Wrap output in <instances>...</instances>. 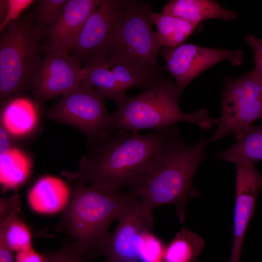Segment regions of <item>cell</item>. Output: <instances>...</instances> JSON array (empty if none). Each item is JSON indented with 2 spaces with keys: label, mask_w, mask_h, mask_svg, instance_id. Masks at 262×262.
Listing matches in <instances>:
<instances>
[{
  "label": "cell",
  "mask_w": 262,
  "mask_h": 262,
  "mask_svg": "<svg viewBox=\"0 0 262 262\" xmlns=\"http://www.w3.org/2000/svg\"><path fill=\"white\" fill-rule=\"evenodd\" d=\"M175 127L146 134L113 131L81 159L76 172L61 174L69 181L115 190L128 188L148 169Z\"/></svg>",
  "instance_id": "obj_1"
},
{
  "label": "cell",
  "mask_w": 262,
  "mask_h": 262,
  "mask_svg": "<svg viewBox=\"0 0 262 262\" xmlns=\"http://www.w3.org/2000/svg\"><path fill=\"white\" fill-rule=\"evenodd\" d=\"M209 142L201 135L197 141L188 145L175 127L159 149L148 169L128 187V191L153 210L167 204L175 206L180 223L186 217V206L199 196L192 184L194 176L207 156Z\"/></svg>",
  "instance_id": "obj_2"
},
{
  "label": "cell",
  "mask_w": 262,
  "mask_h": 262,
  "mask_svg": "<svg viewBox=\"0 0 262 262\" xmlns=\"http://www.w3.org/2000/svg\"><path fill=\"white\" fill-rule=\"evenodd\" d=\"M136 198L131 193L79 182L71 194L62 225L75 239L72 245L85 260L102 254L109 228Z\"/></svg>",
  "instance_id": "obj_3"
},
{
  "label": "cell",
  "mask_w": 262,
  "mask_h": 262,
  "mask_svg": "<svg viewBox=\"0 0 262 262\" xmlns=\"http://www.w3.org/2000/svg\"><path fill=\"white\" fill-rule=\"evenodd\" d=\"M183 90L176 82L161 77L139 95L129 97L124 93L118 96L115 99L117 108L111 114L112 131L165 130L181 121L194 124L205 131L211 129L215 118L207 110L185 113L180 109Z\"/></svg>",
  "instance_id": "obj_4"
},
{
  "label": "cell",
  "mask_w": 262,
  "mask_h": 262,
  "mask_svg": "<svg viewBox=\"0 0 262 262\" xmlns=\"http://www.w3.org/2000/svg\"><path fill=\"white\" fill-rule=\"evenodd\" d=\"M0 41V99L3 104L31 86L44 54L33 12L9 23Z\"/></svg>",
  "instance_id": "obj_5"
},
{
  "label": "cell",
  "mask_w": 262,
  "mask_h": 262,
  "mask_svg": "<svg viewBox=\"0 0 262 262\" xmlns=\"http://www.w3.org/2000/svg\"><path fill=\"white\" fill-rule=\"evenodd\" d=\"M148 3L119 0L108 59L130 63L160 75L157 56L161 46L152 28Z\"/></svg>",
  "instance_id": "obj_6"
},
{
  "label": "cell",
  "mask_w": 262,
  "mask_h": 262,
  "mask_svg": "<svg viewBox=\"0 0 262 262\" xmlns=\"http://www.w3.org/2000/svg\"><path fill=\"white\" fill-rule=\"evenodd\" d=\"M221 96V114L215 119L217 129L210 142L229 135L237 139L262 118V82L252 71L235 78H225Z\"/></svg>",
  "instance_id": "obj_7"
},
{
  "label": "cell",
  "mask_w": 262,
  "mask_h": 262,
  "mask_svg": "<svg viewBox=\"0 0 262 262\" xmlns=\"http://www.w3.org/2000/svg\"><path fill=\"white\" fill-rule=\"evenodd\" d=\"M105 98L89 85L81 82L47 109L46 116L74 126L98 144L113 132L112 115L107 110Z\"/></svg>",
  "instance_id": "obj_8"
},
{
  "label": "cell",
  "mask_w": 262,
  "mask_h": 262,
  "mask_svg": "<svg viewBox=\"0 0 262 262\" xmlns=\"http://www.w3.org/2000/svg\"><path fill=\"white\" fill-rule=\"evenodd\" d=\"M117 219L116 227L109 233L102 249L104 262H140L145 239L152 232L153 210L136 197Z\"/></svg>",
  "instance_id": "obj_9"
},
{
  "label": "cell",
  "mask_w": 262,
  "mask_h": 262,
  "mask_svg": "<svg viewBox=\"0 0 262 262\" xmlns=\"http://www.w3.org/2000/svg\"><path fill=\"white\" fill-rule=\"evenodd\" d=\"M160 53L166 61L163 68L182 89L201 73L218 63L227 61L234 66L244 61V51L202 47L188 43L175 48L162 47Z\"/></svg>",
  "instance_id": "obj_10"
},
{
  "label": "cell",
  "mask_w": 262,
  "mask_h": 262,
  "mask_svg": "<svg viewBox=\"0 0 262 262\" xmlns=\"http://www.w3.org/2000/svg\"><path fill=\"white\" fill-rule=\"evenodd\" d=\"M119 0H101L84 23L70 55L83 67L94 61L108 59L115 26Z\"/></svg>",
  "instance_id": "obj_11"
},
{
  "label": "cell",
  "mask_w": 262,
  "mask_h": 262,
  "mask_svg": "<svg viewBox=\"0 0 262 262\" xmlns=\"http://www.w3.org/2000/svg\"><path fill=\"white\" fill-rule=\"evenodd\" d=\"M44 51L31 84L34 96L40 102L62 96L81 82L82 67L69 53Z\"/></svg>",
  "instance_id": "obj_12"
},
{
  "label": "cell",
  "mask_w": 262,
  "mask_h": 262,
  "mask_svg": "<svg viewBox=\"0 0 262 262\" xmlns=\"http://www.w3.org/2000/svg\"><path fill=\"white\" fill-rule=\"evenodd\" d=\"M236 166V196L231 253L229 262H240L242 246L249 223L254 214L257 196L262 188V175L254 164L241 161Z\"/></svg>",
  "instance_id": "obj_13"
},
{
  "label": "cell",
  "mask_w": 262,
  "mask_h": 262,
  "mask_svg": "<svg viewBox=\"0 0 262 262\" xmlns=\"http://www.w3.org/2000/svg\"><path fill=\"white\" fill-rule=\"evenodd\" d=\"M101 0H67L52 25L43 33L44 51L69 53L87 19Z\"/></svg>",
  "instance_id": "obj_14"
},
{
  "label": "cell",
  "mask_w": 262,
  "mask_h": 262,
  "mask_svg": "<svg viewBox=\"0 0 262 262\" xmlns=\"http://www.w3.org/2000/svg\"><path fill=\"white\" fill-rule=\"evenodd\" d=\"M162 13L198 24L207 19L217 18L230 21L238 14L212 0H172L162 9Z\"/></svg>",
  "instance_id": "obj_15"
},
{
  "label": "cell",
  "mask_w": 262,
  "mask_h": 262,
  "mask_svg": "<svg viewBox=\"0 0 262 262\" xmlns=\"http://www.w3.org/2000/svg\"><path fill=\"white\" fill-rule=\"evenodd\" d=\"M70 196L68 187L62 180L48 176L40 179L33 186L28 201L35 212L53 213L66 208Z\"/></svg>",
  "instance_id": "obj_16"
},
{
  "label": "cell",
  "mask_w": 262,
  "mask_h": 262,
  "mask_svg": "<svg viewBox=\"0 0 262 262\" xmlns=\"http://www.w3.org/2000/svg\"><path fill=\"white\" fill-rule=\"evenodd\" d=\"M20 202L17 195L0 202V232L16 253L32 247L30 231L18 215Z\"/></svg>",
  "instance_id": "obj_17"
},
{
  "label": "cell",
  "mask_w": 262,
  "mask_h": 262,
  "mask_svg": "<svg viewBox=\"0 0 262 262\" xmlns=\"http://www.w3.org/2000/svg\"><path fill=\"white\" fill-rule=\"evenodd\" d=\"M4 103L1 114V125L7 132L15 136L32 132L38 119L35 104L22 97L8 99Z\"/></svg>",
  "instance_id": "obj_18"
},
{
  "label": "cell",
  "mask_w": 262,
  "mask_h": 262,
  "mask_svg": "<svg viewBox=\"0 0 262 262\" xmlns=\"http://www.w3.org/2000/svg\"><path fill=\"white\" fill-rule=\"evenodd\" d=\"M228 149L215 156L217 159L235 164L246 161L254 164L262 160V124L251 125Z\"/></svg>",
  "instance_id": "obj_19"
},
{
  "label": "cell",
  "mask_w": 262,
  "mask_h": 262,
  "mask_svg": "<svg viewBox=\"0 0 262 262\" xmlns=\"http://www.w3.org/2000/svg\"><path fill=\"white\" fill-rule=\"evenodd\" d=\"M150 17L156 27L161 47L175 48L185 41L198 24L163 13L152 11Z\"/></svg>",
  "instance_id": "obj_20"
},
{
  "label": "cell",
  "mask_w": 262,
  "mask_h": 262,
  "mask_svg": "<svg viewBox=\"0 0 262 262\" xmlns=\"http://www.w3.org/2000/svg\"><path fill=\"white\" fill-rule=\"evenodd\" d=\"M204 246L201 237L182 227L166 245L163 262H198V257Z\"/></svg>",
  "instance_id": "obj_21"
},
{
  "label": "cell",
  "mask_w": 262,
  "mask_h": 262,
  "mask_svg": "<svg viewBox=\"0 0 262 262\" xmlns=\"http://www.w3.org/2000/svg\"><path fill=\"white\" fill-rule=\"evenodd\" d=\"M81 82L89 85L105 98L115 99L125 93L110 69L107 59L98 60L82 67Z\"/></svg>",
  "instance_id": "obj_22"
},
{
  "label": "cell",
  "mask_w": 262,
  "mask_h": 262,
  "mask_svg": "<svg viewBox=\"0 0 262 262\" xmlns=\"http://www.w3.org/2000/svg\"><path fill=\"white\" fill-rule=\"evenodd\" d=\"M31 164L28 157L17 148L11 147L0 155V181L4 189H15L29 177Z\"/></svg>",
  "instance_id": "obj_23"
},
{
  "label": "cell",
  "mask_w": 262,
  "mask_h": 262,
  "mask_svg": "<svg viewBox=\"0 0 262 262\" xmlns=\"http://www.w3.org/2000/svg\"><path fill=\"white\" fill-rule=\"evenodd\" d=\"M110 69L123 91L131 88H146L161 77L130 63L118 60L107 59Z\"/></svg>",
  "instance_id": "obj_24"
},
{
  "label": "cell",
  "mask_w": 262,
  "mask_h": 262,
  "mask_svg": "<svg viewBox=\"0 0 262 262\" xmlns=\"http://www.w3.org/2000/svg\"><path fill=\"white\" fill-rule=\"evenodd\" d=\"M67 0H39L36 1L33 11L36 21L43 33L50 27L58 17Z\"/></svg>",
  "instance_id": "obj_25"
},
{
  "label": "cell",
  "mask_w": 262,
  "mask_h": 262,
  "mask_svg": "<svg viewBox=\"0 0 262 262\" xmlns=\"http://www.w3.org/2000/svg\"><path fill=\"white\" fill-rule=\"evenodd\" d=\"M165 246L153 231L147 235L140 261L143 262H163Z\"/></svg>",
  "instance_id": "obj_26"
},
{
  "label": "cell",
  "mask_w": 262,
  "mask_h": 262,
  "mask_svg": "<svg viewBox=\"0 0 262 262\" xmlns=\"http://www.w3.org/2000/svg\"><path fill=\"white\" fill-rule=\"evenodd\" d=\"M32 0H7L6 14L0 23V31H3L11 22L17 20L23 11L33 2Z\"/></svg>",
  "instance_id": "obj_27"
},
{
  "label": "cell",
  "mask_w": 262,
  "mask_h": 262,
  "mask_svg": "<svg viewBox=\"0 0 262 262\" xmlns=\"http://www.w3.org/2000/svg\"><path fill=\"white\" fill-rule=\"evenodd\" d=\"M48 262H85L72 245H65L60 250L45 253Z\"/></svg>",
  "instance_id": "obj_28"
},
{
  "label": "cell",
  "mask_w": 262,
  "mask_h": 262,
  "mask_svg": "<svg viewBox=\"0 0 262 262\" xmlns=\"http://www.w3.org/2000/svg\"><path fill=\"white\" fill-rule=\"evenodd\" d=\"M16 262H48L46 254H40L32 247L16 252Z\"/></svg>",
  "instance_id": "obj_29"
},
{
  "label": "cell",
  "mask_w": 262,
  "mask_h": 262,
  "mask_svg": "<svg viewBox=\"0 0 262 262\" xmlns=\"http://www.w3.org/2000/svg\"><path fill=\"white\" fill-rule=\"evenodd\" d=\"M245 40L253 49L254 62H262V39L248 34L245 37Z\"/></svg>",
  "instance_id": "obj_30"
},
{
  "label": "cell",
  "mask_w": 262,
  "mask_h": 262,
  "mask_svg": "<svg viewBox=\"0 0 262 262\" xmlns=\"http://www.w3.org/2000/svg\"><path fill=\"white\" fill-rule=\"evenodd\" d=\"M13 252L4 235L0 232V262H16Z\"/></svg>",
  "instance_id": "obj_31"
},
{
  "label": "cell",
  "mask_w": 262,
  "mask_h": 262,
  "mask_svg": "<svg viewBox=\"0 0 262 262\" xmlns=\"http://www.w3.org/2000/svg\"><path fill=\"white\" fill-rule=\"evenodd\" d=\"M10 134L2 125L0 127V154H2L8 151L11 147L9 137Z\"/></svg>",
  "instance_id": "obj_32"
},
{
  "label": "cell",
  "mask_w": 262,
  "mask_h": 262,
  "mask_svg": "<svg viewBox=\"0 0 262 262\" xmlns=\"http://www.w3.org/2000/svg\"><path fill=\"white\" fill-rule=\"evenodd\" d=\"M7 7V0H0V23L5 17Z\"/></svg>",
  "instance_id": "obj_33"
},
{
  "label": "cell",
  "mask_w": 262,
  "mask_h": 262,
  "mask_svg": "<svg viewBox=\"0 0 262 262\" xmlns=\"http://www.w3.org/2000/svg\"><path fill=\"white\" fill-rule=\"evenodd\" d=\"M255 66L252 71L262 82V62H256Z\"/></svg>",
  "instance_id": "obj_34"
}]
</instances>
